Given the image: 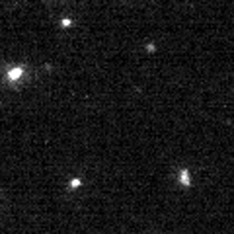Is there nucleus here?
I'll return each mask as SVG.
<instances>
[{
	"label": "nucleus",
	"mask_w": 234,
	"mask_h": 234,
	"mask_svg": "<svg viewBox=\"0 0 234 234\" xmlns=\"http://www.w3.org/2000/svg\"><path fill=\"white\" fill-rule=\"evenodd\" d=\"M20 74H22V68H12V70H10V76L12 78H18Z\"/></svg>",
	"instance_id": "nucleus-1"
}]
</instances>
